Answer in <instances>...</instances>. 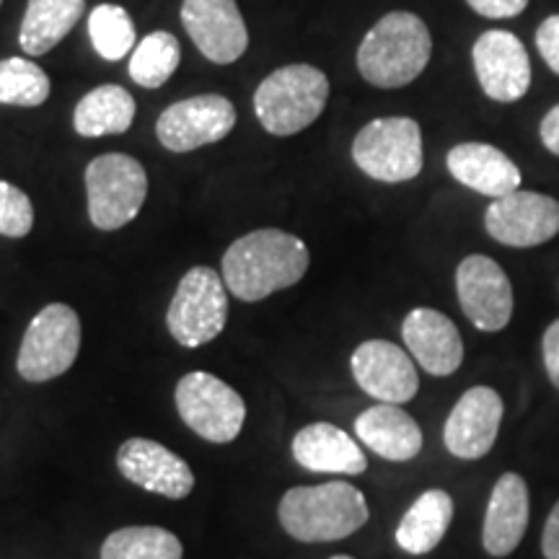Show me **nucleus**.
<instances>
[{
	"label": "nucleus",
	"instance_id": "f257e3e1",
	"mask_svg": "<svg viewBox=\"0 0 559 559\" xmlns=\"http://www.w3.org/2000/svg\"><path fill=\"white\" fill-rule=\"evenodd\" d=\"M309 247L280 228H260L230 243L223 257V283L239 300L257 304L293 288L309 272Z\"/></svg>",
	"mask_w": 559,
	"mask_h": 559
},
{
	"label": "nucleus",
	"instance_id": "f03ea898",
	"mask_svg": "<svg viewBox=\"0 0 559 559\" xmlns=\"http://www.w3.org/2000/svg\"><path fill=\"white\" fill-rule=\"evenodd\" d=\"M277 515L296 542L321 544L353 536L368 523L366 495L349 481L293 487L280 498Z\"/></svg>",
	"mask_w": 559,
	"mask_h": 559
},
{
	"label": "nucleus",
	"instance_id": "7ed1b4c3",
	"mask_svg": "<svg viewBox=\"0 0 559 559\" xmlns=\"http://www.w3.org/2000/svg\"><path fill=\"white\" fill-rule=\"evenodd\" d=\"M432 55L430 29L407 11L386 13L358 47V70L370 86L402 88L428 68Z\"/></svg>",
	"mask_w": 559,
	"mask_h": 559
},
{
	"label": "nucleus",
	"instance_id": "20e7f679",
	"mask_svg": "<svg viewBox=\"0 0 559 559\" xmlns=\"http://www.w3.org/2000/svg\"><path fill=\"white\" fill-rule=\"evenodd\" d=\"M330 99V81L319 68L296 66L277 68L260 83L254 94V111L262 128L272 135L288 138L311 128Z\"/></svg>",
	"mask_w": 559,
	"mask_h": 559
},
{
	"label": "nucleus",
	"instance_id": "39448f33",
	"mask_svg": "<svg viewBox=\"0 0 559 559\" xmlns=\"http://www.w3.org/2000/svg\"><path fill=\"white\" fill-rule=\"evenodd\" d=\"M353 160L366 177L400 185L423 171V130L412 117H381L353 140Z\"/></svg>",
	"mask_w": 559,
	"mask_h": 559
},
{
	"label": "nucleus",
	"instance_id": "423d86ee",
	"mask_svg": "<svg viewBox=\"0 0 559 559\" xmlns=\"http://www.w3.org/2000/svg\"><path fill=\"white\" fill-rule=\"evenodd\" d=\"M88 218L99 230H117L138 218L148 198V174L124 153H104L86 169Z\"/></svg>",
	"mask_w": 559,
	"mask_h": 559
},
{
	"label": "nucleus",
	"instance_id": "0eeeda50",
	"mask_svg": "<svg viewBox=\"0 0 559 559\" xmlns=\"http://www.w3.org/2000/svg\"><path fill=\"white\" fill-rule=\"evenodd\" d=\"M228 321V288L221 275L210 267H192L179 280L166 326L181 347L194 349L213 342L226 330Z\"/></svg>",
	"mask_w": 559,
	"mask_h": 559
},
{
	"label": "nucleus",
	"instance_id": "6e6552de",
	"mask_svg": "<svg viewBox=\"0 0 559 559\" xmlns=\"http://www.w3.org/2000/svg\"><path fill=\"white\" fill-rule=\"evenodd\" d=\"M81 349V319L66 304L45 306L26 326L16 368L21 379L45 383L73 368Z\"/></svg>",
	"mask_w": 559,
	"mask_h": 559
},
{
	"label": "nucleus",
	"instance_id": "1a4fd4ad",
	"mask_svg": "<svg viewBox=\"0 0 559 559\" xmlns=\"http://www.w3.org/2000/svg\"><path fill=\"white\" fill-rule=\"evenodd\" d=\"M174 402L187 428L210 443H230L247 423V404L239 391L207 370L187 373L177 383Z\"/></svg>",
	"mask_w": 559,
	"mask_h": 559
},
{
	"label": "nucleus",
	"instance_id": "9d476101",
	"mask_svg": "<svg viewBox=\"0 0 559 559\" xmlns=\"http://www.w3.org/2000/svg\"><path fill=\"white\" fill-rule=\"evenodd\" d=\"M485 228L506 247H542L559 234V202L542 192L515 190L492 200L485 213Z\"/></svg>",
	"mask_w": 559,
	"mask_h": 559
},
{
	"label": "nucleus",
	"instance_id": "9b49d317",
	"mask_svg": "<svg viewBox=\"0 0 559 559\" xmlns=\"http://www.w3.org/2000/svg\"><path fill=\"white\" fill-rule=\"evenodd\" d=\"M236 109L226 96L202 94L171 104L156 122V135L166 151L190 153L221 143L234 130Z\"/></svg>",
	"mask_w": 559,
	"mask_h": 559
},
{
	"label": "nucleus",
	"instance_id": "f8f14e48",
	"mask_svg": "<svg viewBox=\"0 0 559 559\" xmlns=\"http://www.w3.org/2000/svg\"><path fill=\"white\" fill-rule=\"evenodd\" d=\"M461 311L479 332L506 330L513 317V285L506 270L485 254H472L456 270Z\"/></svg>",
	"mask_w": 559,
	"mask_h": 559
},
{
	"label": "nucleus",
	"instance_id": "ddd939ff",
	"mask_svg": "<svg viewBox=\"0 0 559 559\" xmlns=\"http://www.w3.org/2000/svg\"><path fill=\"white\" fill-rule=\"evenodd\" d=\"M479 86L492 102L513 104L531 88V60L513 32L489 29L472 47Z\"/></svg>",
	"mask_w": 559,
	"mask_h": 559
},
{
	"label": "nucleus",
	"instance_id": "4468645a",
	"mask_svg": "<svg viewBox=\"0 0 559 559\" xmlns=\"http://www.w3.org/2000/svg\"><path fill=\"white\" fill-rule=\"evenodd\" d=\"M181 24L210 62L230 66L249 47V32L236 0H185Z\"/></svg>",
	"mask_w": 559,
	"mask_h": 559
},
{
	"label": "nucleus",
	"instance_id": "2eb2a0df",
	"mask_svg": "<svg viewBox=\"0 0 559 559\" xmlns=\"http://www.w3.org/2000/svg\"><path fill=\"white\" fill-rule=\"evenodd\" d=\"M349 368L358 386L381 404H407L417 396L419 376L415 362L394 342H362L353 353Z\"/></svg>",
	"mask_w": 559,
	"mask_h": 559
},
{
	"label": "nucleus",
	"instance_id": "dca6fc26",
	"mask_svg": "<svg viewBox=\"0 0 559 559\" xmlns=\"http://www.w3.org/2000/svg\"><path fill=\"white\" fill-rule=\"evenodd\" d=\"M117 469L145 492L185 500L194 489V474L185 459L151 438H130L117 451Z\"/></svg>",
	"mask_w": 559,
	"mask_h": 559
},
{
	"label": "nucleus",
	"instance_id": "f3484780",
	"mask_svg": "<svg viewBox=\"0 0 559 559\" xmlns=\"http://www.w3.org/2000/svg\"><path fill=\"white\" fill-rule=\"evenodd\" d=\"M502 412L506 407H502L498 391L489 386L469 389L445 419V449L464 461L487 456L498 440Z\"/></svg>",
	"mask_w": 559,
	"mask_h": 559
},
{
	"label": "nucleus",
	"instance_id": "a211bd4d",
	"mask_svg": "<svg viewBox=\"0 0 559 559\" xmlns=\"http://www.w3.org/2000/svg\"><path fill=\"white\" fill-rule=\"evenodd\" d=\"M404 345L430 376H451L464 362V340L456 324L436 309H412L402 324Z\"/></svg>",
	"mask_w": 559,
	"mask_h": 559
},
{
	"label": "nucleus",
	"instance_id": "6ab92c4d",
	"mask_svg": "<svg viewBox=\"0 0 559 559\" xmlns=\"http://www.w3.org/2000/svg\"><path fill=\"white\" fill-rule=\"evenodd\" d=\"M528 528V485L521 474H502L489 495L481 544L487 555L508 557L519 549Z\"/></svg>",
	"mask_w": 559,
	"mask_h": 559
},
{
	"label": "nucleus",
	"instance_id": "aec40b11",
	"mask_svg": "<svg viewBox=\"0 0 559 559\" xmlns=\"http://www.w3.org/2000/svg\"><path fill=\"white\" fill-rule=\"evenodd\" d=\"M445 164L459 185L485 198H506L521 187V169L515 160L489 143H461L449 151Z\"/></svg>",
	"mask_w": 559,
	"mask_h": 559
},
{
	"label": "nucleus",
	"instance_id": "412c9836",
	"mask_svg": "<svg viewBox=\"0 0 559 559\" xmlns=\"http://www.w3.org/2000/svg\"><path fill=\"white\" fill-rule=\"evenodd\" d=\"M293 459L317 474H362L368 469L366 453L353 436L332 423H313L293 438Z\"/></svg>",
	"mask_w": 559,
	"mask_h": 559
},
{
	"label": "nucleus",
	"instance_id": "4be33fe9",
	"mask_svg": "<svg viewBox=\"0 0 559 559\" xmlns=\"http://www.w3.org/2000/svg\"><path fill=\"white\" fill-rule=\"evenodd\" d=\"M355 436L386 461H412L423 451V430L400 404H376L362 412L355 419Z\"/></svg>",
	"mask_w": 559,
	"mask_h": 559
},
{
	"label": "nucleus",
	"instance_id": "5701e85b",
	"mask_svg": "<svg viewBox=\"0 0 559 559\" xmlns=\"http://www.w3.org/2000/svg\"><path fill=\"white\" fill-rule=\"evenodd\" d=\"M86 0H29L21 21L19 45L29 58L47 55L75 29Z\"/></svg>",
	"mask_w": 559,
	"mask_h": 559
},
{
	"label": "nucleus",
	"instance_id": "b1692460",
	"mask_svg": "<svg viewBox=\"0 0 559 559\" xmlns=\"http://www.w3.org/2000/svg\"><path fill=\"white\" fill-rule=\"evenodd\" d=\"M453 521V498L445 489H428L412 502L396 526V544L407 555H428L443 542Z\"/></svg>",
	"mask_w": 559,
	"mask_h": 559
},
{
	"label": "nucleus",
	"instance_id": "393cba45",
	"mask_svg": "<svg viewBox=\"0 0 559 559\" xmlns=\"http://www.w3.org/2000/svg\"><path fill=\"white\" fill-rule=\"evenodd\" d=\"M135 120V99L122 86H99L75 104L73 128L81 138L122 135Z\"/></svg>",
	"mask_w": 559,
	"mask_h": 559
},
{
	"label": "nucleus",
	"instance_id": "a878e982",
	"mask_svg": "<svg viewBox=\"0 0 559 559\" xmlns=\"http://www.w3.org/2000/svg\"><path fill=\"white\" fill-rule=\"evenodd\" d=\"M185 547L179 536L160 526H128L102 544V559H181Z\"/></svg>",
	"mask_w": 559,
	"mask_h": 559
},
{
	"label": "nucleus",
	"instance_id": "bb28decb",
	"mask_svg": "<svg viewBox=\"0 0 559 559\" xmlns=\"http://www.w3.org/2000/svg\"><path fill=\"white\" fill-rule=\"evenodd\" d=\"M181 62L179 39L169 32H153L132 50L130 75L138 86L160 88L177 73Z\"/></svg>",
	"mask_w": 559,
	"mask_h": 559
},
{
	"label": "nucleus",
	"instance_id": "cd10ccee",
	"mask_svg": "<svg viewBox=\"0 0 559 559\" xmlns=\"http://www.w3.org/2000/svg\"><path fill=\"white\" fill-rule=\"evenodd\" d=\"M88 34L94 50L109 62L128 58L135 50V24L122 5H96L88 16Z\"/></svg>",
	"mask_w": 559,
	"mask_h": 559
},
{
	"label": "nucleus",
	"instance_id": "c85d7f7f",
	"mask_svg": "<svg viewBox=\"0 0 559 559\" xmlns=\"http://www.w3.org/2000/svg\"><path fill=\"white\" fill-rule=\"evenodd\" d=\"M50 96V79L37 62L26 58L0 60V104L41 107Z\"/></svg>",
	"mask_w": 559,
	"mask_h": 559
},
{
	"label": "nucleus",
	"instance_id": "c756f323",
	"mask_svg": "<svg viewBox=\"0 0 559 559\" xmlns=\"http://www.w3.org/2000/svg\"><path fill=\"white\" fill-rule=\"evenodd\" d=\"M34 228V205L29 194L11 181H0V236L24 239Z\"/></svg>",
	"mask_w": 559,
	"mask_h": 559
},
{
	"label": "nucleus",
	"instance_id": "7c9ffc66",
	"mask_svg": "<svg viewBox=\"0 0 559 559\" xmlns=\"http://www.w3.org/2000/svg\"><path fill=\"white\" fill-rule=\"evenodd\" d=\"M536 50H539L544 62L559 75V13L544 19L539 29H536Z\"/></svg>",
	"mask_w": 559,
	"mask_h": 559
},
{
	"label": "nucleus",
	"instance_id": "2f4dec72",
	"mask_svg": "<svg viewBox=\"0 0 559 559\" xmlns=\"http://www.w3.org/2000/svg\"><path fill=\"white\" fill-rule=\"evenodd\" d=\"M466 3L485 19H513L526 11L528 0H466Z\"/></svg>",
	"mask_w": 559,
	"mask_h": 559
},
{
	"label": "nucleus",
	"instance_id": "473e14b6",
	"mask_svg": "<svg viewBox=\"0 0 559 559\" xmlns=\"http://www.w3.org/2000/svg\"><path fill=\"white\" fill-rule=\"evenodd\" d=\"M542 353H544V368H547L551 386L559 391V319L551 321L547 332H544Z\"/></svg>",
	"mask_w": 559,
	"mask_h": 559
},
{
	"label": "nucleus",
	"instance_id": "72a5a7b5",
	"mask_svg": "<svg viewBox=\"0 0 559 559\" xmlns=\"http://www.w3.org/2000/svg\"><path fill=\"white\" fill-rule=\"evenodd\" d=\"M542 551L547 559H559V500H557V506L551 508L547 526H544Z\"/></svg>",
	"mask_w": 559,
	"mask_h": 559
},
{
	"label": "nucleus",
	"instance_id": "f704fd0d",
	"mask_svg": "<svg viewBox=\"0 0 559 559\" xmlns=\"http://www.w3.org/2000/svg\"><path fill=\"white\" fill-rule=\"evenodd\" d=\"M539 135H542L544 148H547L549 153H555V156H559V104H555V107L544 115Z\"/></svg>",
	"mask_w": 559,
	"mask_h": 559
},
{
	"label": "nucleus",
	"instance_id": "c9c22d12",
	"mask_svg": "<svg viewBox=\"0 0 559 559\" xmlns=\"http://www.w3.org/2000/svg\"><path fill=\"white\" fill-rule=\"evenodd\" d=\"M330 559H355V557H349V555H334V557H330Z\"/></svg>",
	"mask_w": 559,
	"mask_h": 559
},
{
	"label": "nucleus",
	"instance_id": "e433bc0d",
	"mask_svg": "<svg viewBox=\"0 0 559 559\" xmlns=\"http://www.w3.org/2000/svg\"><path fill=\"white\" fill-rule=\"evenodd\" d=\"M0 3H3V0H0Z\"/></svg>",
	"mask_w": 559,
	"mask_h": 559
}]
</instances>
